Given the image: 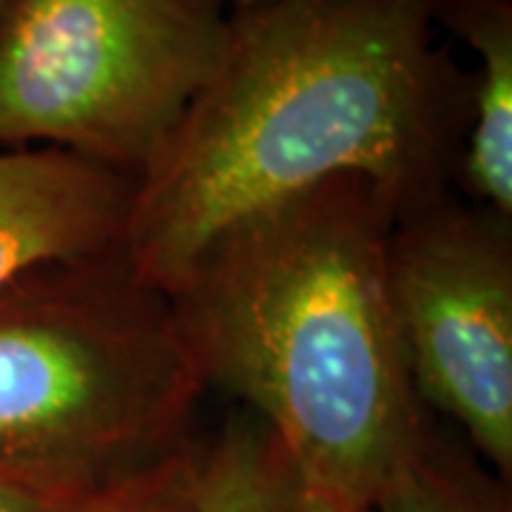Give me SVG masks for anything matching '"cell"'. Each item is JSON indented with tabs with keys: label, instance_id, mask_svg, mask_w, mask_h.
I'll list each match as a JSON object with an SVG mask.
<instances>
[{
	"label": "cell",
	"instance_id": "52a82bcc",
	"mask_svg": "<svg viewBox=\"0 0 512 512\" xmlns=\"http://www.w3.org/2000/svg\"><path fill=\"white\" fill-rule=\"evenodd\" d=\"M436 26L476 55L456 177L473 202L512 217V0H436Z\"/></svg>",
	"mask_w": 512,
	"mask_h": 512
},
{
	"label": "cell",
	"instance_id": "277c9868",
	"mask_svg": "<svg viewBox=\"0 0 512 512\" xmlns=\"http://www.w3.org/2000/svg\"><path fill=\"white\" fill-rule=\"evenodd\" d=\"M222 0H6L0 146L60 148L134 183L220 57Z\"/></svg>",
	"mask_w": 512,
	"mask_h": 512
},
{
	"label": "cell",
	"instance_id": "ba28073f",
	"mask_svg": "<svg viewBox=\"0 0 512 512\" xmlns=\"http://www.w3.org/2000/svg\"><path fill=\"white\" fill-rule=\"evenodd\" d=\"M293 487L296 481L279 441L242 410L200 453L194 512H282Z\"/></svg>",
	"mask_w": 512,
	"mask_h": 512
},
{
	"label": "cell",
	"instance_id": "8992f818",
	"mask_svg": "<svg viewBox=\"0 0 512 512\" xmlns=\"http://www.w3.org/2000/svg\"><path fill=\"white\" fill-rule=\"evenodd\" d=\"M134 180L60 148L0 146V291L60 262L123 251Z\"/></svg>",
	"mask_w": 512,
	"mask_h": 512
},
{
	"label": "cell",
	"instance_id": "7a4b0ae2",
	"mask_svg": "<svg viewBox=\"0 0 512 512\" xmlns=\"http://www.w3.org/2000/svg\"><path fill=\"white\" fill-rule=\"evenodd\" d=\"M396 214L328 180L228 228L171 302L208 387L262 421L302 493L373 510L430 433L387 279Z\"/></svg>",
	"mask_w": 512,
	"mask_h": 512
},
{
	"label": "cell",
	"instance_id": "8fae6325",
	"mask_svg": "<svg viewBox=\"0 0 512 512\" xmlns=\"http://www.w3.org/2000/svg\"><path fill=\"white\" fill-rule=\"evenodd\" d=\"M97 493L100 490L0 473V512H83Z\"/></svg>",
	"mask_w": 512,
	"mask_h": 512
},
{
	"label": "cell",
	"instance_id": "7c38bea8",
	"mask_svg": "<svg viewBox=\"0 0 512 512\" xmlns=\"http://www.w3.org/2000/svg\"><path fill=\"white\" fill-rule=\"evenodd\" d=\"M282 512H376V510H350V507H339V504H330V501H322L316 495L302 493L299 487H293L291 498L285 504Z\"/></svg>",
	"mask_w": 512,
	"mask_h": 512
},
{
	"label": "cell",
	"instance_id": "9c48e42d",
	"mask_svg": "<svg viewBox=\"0 0 512 512\" xmlns=\"http://www.w3.org/2000/svg\"><path fill=\"white\" fill-rule=\"evenodd\" d=\"M376 512H507L470 464L444 447L433 430L404 461L376 501Z\"/></svg>",
	"mask_w": 512,
	"mask_h": 512
},
{
	"label": "cell",
	"instance_id": "4fadbf2b",
	"mask_svg": "<svg viewBox=\"0 0 512 512\" xmlns=\"http://www.w3.org/2000/svg\"><path fill=\"white\" fill-rule=\"evenodd\" d=\"M228 9H248V6H259V3H268V0H222Z\"/></svg>",
	"mask_w": 512,
	"mask_h": 512
},
{
	"label": "cell",
	"instance_id": "30bf717a",
	"mask_svg": "<svg viewBox=\"0 0 512 512\" xmlns=\"http://www.w3.org/2000/svg\"><path fill=\"white\" fill-rule=\"evenodd\" d=\"M200 453L188 444L174 456L111 481L83 512H194L197 510Z\"/></svg>",
	"mask_w": 512,
	"mask_h": 512
},
{
	"label": "cell",
	"instance_id": "5bb4252c",
	"mask_svg": "<svg viewBox=\"0 0 512 512\" xmlns=\"http://www.w3.org/2000/svg\"><path fill=\"white\" fill-rule=\"evenodd\" d=\"M3 6H6V0H0V15H3Z\"/></svg>",
	"mask_w": 512,
	"mask_h": 512
},
{
	"label": "cell",
	"instance_id": "5b68a950",
	"mask_svg": "<svg viewBox=\"0 0 512 512\" xmlns=\"http://www.w3.org/2000/svg\"><path fill=\"white\" fill-rule=\"evenodd\" d=\"M387 279L421 404L512 473L510 217L450 191L393 222Z\"/></svg>",
	"mask_w": 512,
	"mask_h": 512
},
{
	"label": "cell",
	"instance_id": "6da1fadb",
	"mask_svg": "<svg viewBox=\"0 0 512 512\" xmlns=\"http://www.w3.org/2000/svg\"><path fill=\"white\" fill-rule=\"evenodd\" d=\"M470 89L436 43V0L231 9L214 72L134 183L123 256L174 293L228 228L345 177L399 220L456 180Z\"/></svg>",
	"mask_w": 512,
	"mask_h": 512
},
{
	"label": "cell",
	"instance_id": "3957f363",
	"mask_svg": "<svg viewBox=\"0 0 512 512\" xmlns=\"http://www.w3.org/2000/svg\"><path fill=\"white\" fill-rule=\"evenodd\" d=\"M205 390L171 296L123 251L0 291V473L103 490L188 447Z\"/></svg>",
	"mask_w": 512,
	"mask_h": 512
}]
</instances>
